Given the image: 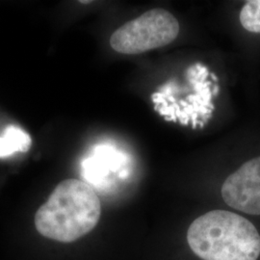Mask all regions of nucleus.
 Instances as JSON below:
<instances>
[{
    "instance_id": "f257e3e1",
    "label": "nucleus",
    "mask_w": 260,
    "mask_h": 260,
    "mask_svg": "<svg viewBox=\"0 0 260 260\" xmlns=\"http://www.w3.org/2000/svg\"><path fill=\"white\" fill-rule=\"evenodd\" d=\"M102 215L100 198L88 183L71 178L56 186L35 215L38 232L48 239L71 243L91 233Z\"/></svg>"
},
{
    "instance_id": "f03ea898",
    "label": "nucleus",
    "mask_w": 260,
    "mask_h": 260,
    "mask_svg": "<svg viewBox=\"0 0 260 260\" xmlns=\"http://www.w3.org/2000/svg\"><path fill=\"white\" fill-rule=\"evenodd\" d=\"M187 241L204 260H257L260 234L239 214L213 210L197 218L187 232Z\"/></svg>"
},
{
    "instance_id": "7ed1b4c3",
    "label": "nucleus",
    "mask_w": 260,
    "mask_h": 260,
    "mask_svg": "<svg viewBox=\"0 0 260 260\" xmlns=\"http://www.w3.org/2000/svg\"><path fill=\"white\" fill-rule=\"evenodd\" d=\"M179 33L177 19L166 10H149L117 29L110 45L122 54H140L174 42Z\"/></svg>"
},
{
    "instance_id": "20e7f679",
    "label": "nucleus",
    "mask_w": 260,
    "mask_h": 260,
    "mask_svg": "<svg viewBox=\"0 0 260 260\" xmlns=\"http://www.w3.org/2000/svg\"><path fill=\"white\" fill-rule=\"evenodd\" d=\"M224 203L249 215H260V156L244 163L222 186Z\"/></svg>"
},
{
    "instance_id": "39448f33",
    "label": "nucleus",
    "mask_w": 260,
    "mask_h": 260,
    "mask_svg": "<svg viewBox=\"0 0 260 260\" xmlns=\"http://www.w3.org/2000/svg\"><path fill=\"white\" fill-rule=\"evenodd\" d=\"M31 148V138L24 130L10 125L0 137V157H7L15 152H26Z\"/></svg>"
},
{
    "instance_id": "423d86ee",
    "label": "nucleus",
    "mask_w": 260,
    "mask_h": 260,
    "mask_svg": "<svg viewBox=\"0 0 260 260\" xmlns=\"http://www.w3.org/2000/svg\"><path fill=\"white\" fill-rule=\"evenodd\" d=\"M240 22L246 30L260 33V0L248 1L240 12Z\"/></svg>"
}]
</instances>
